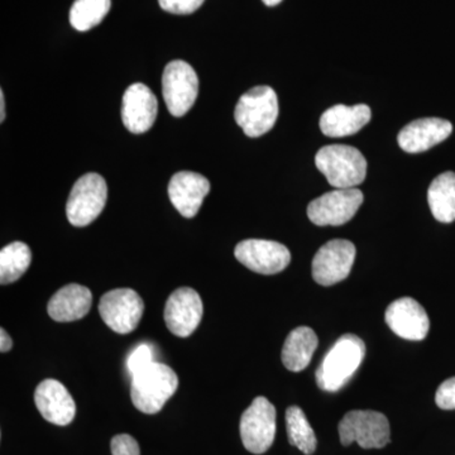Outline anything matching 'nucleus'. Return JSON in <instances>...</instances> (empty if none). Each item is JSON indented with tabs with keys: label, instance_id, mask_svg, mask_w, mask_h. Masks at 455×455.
<instances>
[{
	"label": "nucleus",
	"instance_id": "nucleus-30",
	"mask_svg": "<svg viewBox=\"0 0 455 455\" xmlns=\"http://www.w3.org/2000/svg\"><path fill=\"white\" fill-rule=\"evenodd\" d=\"M13 348V340L4 329H0V352L7 353Z\"/></svg>",
	"mask_w": 455,
	"mask_h": 455
},
{
	"label": "nucleus",
	"instance_id": "nucleus-1",
	"mask_svg": "<svg viewBox=\"0 0 455 455\" xmlns=\"http://www.w3.org/2000/svg\"><path fill=\"white\" fill-rule=\"evenodd\" d=\"M366 355V344L355 334H344L320 362L315 379L317 387L337 392L350 381Z\"/></svg>",
	"mask_w": 455,
	"mask_h": 455
},
{
	"label": "nucleus",
	"instance_id": "nucleus-27",
	"mask_svg": "<svg viewBox=\"0 0 455 455\" xmlns=\"http://www.w3.org/2000/svg\"><path fill=\"white\" fill-rule=\"evenodd\" d=\"M204 2L205 0H158L164 11L179 16L194 13L202 7Z\"/></svg>",
	"mask_w": 455,
	"mask_h": 455
},
{
	"label": "nucleus",
	"instance_id": "nucleus-29",
	"mask_svg": "<svg viewBox=\"0 0 455 455\" xmlns=\"http://www.w3.org/2000/svg\"><path fill=\"white\" fill-rule=\"evenodd\" d=\"M435 403L440 409L455 410V377H451L439 386Z\"/></svg>",
	"mask_w": 455,
	"mask_h": 455
},
{
	"label": "nucleus",
	"instance_id": "nucleus-11",
	"mask_svg": "<svg viewBox=\"0 0 455 455\" xmlns=\"http://www.w3.org/2000/svg\"><path fill=\"white\" fill-rule=\"evenodd\" d=\"M235 259L251 271L260 275H276L291 262L286 245L265 239H245L235 250Z\"/></svg>",
	"mask_w": 455,
	"mask_h": 455
},
{
	"label": "nucleus",
	"instance_id": "nucleus-14",
	"mask_svg": "<svg viewBox=\"0 0 455 455\" xmlns=\"http://www.w3.org/2000/svg\"><path fill=\"white\" fill-rule=\"evenodd\" d=\"M158 113L157 98L145 84H132L123 95L122 121L134 134L146 133L155 124Z\"/></svg>",
	"mask_w": 455,
	"mask_h": 455
},
{
	"label": "nucleus",
	"instance_id": "nucleus-26",
	"mask_svg": "<svg viewBox=\"0 0 455 455\" xmlns=\"http://www.w3.org/2000/svg\"><path fill=\"white\" fill-rule=\"evenodd\" d=\"M154 355V348L147 343L140 344L132 350L130 357L127 358V370L131 376L133 377L134 374L155 363Z\"/></svg>",
	"mask_w": 455,
	"mask_h": 455
},
{
	"label": "nucleus",
	"instance_id": "nucleus-10",
	"mask_svg": "<svg viewBox=\"0 0 455 455\" xmlns=\"http://www.w3.org/2000/svg\"><path fill=\"white\" fill-rule=\"evenodd\" d=\"M363 200L358 188H335L309 204L307 217L315 226H343L355 217Z\"/></svg>",
	"mask_w": 455,
	"mask_h": 455
},
{
	"label": "nucleus",
	"instance_id": "nucleus-9",
	"mask_svg": "<svg viewBox=\"0 0 455 455\" xmlns=\"http://www.w3.org/2000/svg\"><path fill=\"white\" fill-rule=\"evenodd\" d=\"M145 313V302L132 289H116L101 296L99 314L113 331L130 334L136 331Z\"/></svg>",
	"mask_w": 455,
	"mask_h": 455
},
{
	"label": "nucleus",
	"instance_id": "nucleus-12",
	"mask_svg": "<svg viewBox=\"0 0 455 455\" xmlns=\"http://www.w3.org/2000/svg\"><path fill=\"white\" fill-rule=\"evenodd\" d=\"M355 259V245L333 239L317 251L313 259V278L322 286H333L349 276Z\"/></svg>",
	"mask_w": 455,
	"mask_h": 455
},
{
	"label": "nucleus",
	"instance_id": "nucleus-7",
	"mask_svg": "<svg viewBox=\"0 0 455 455\" xmlns=\"http://www.w3.org/2000/svg\"><path fill=\"white\" fill-rule=\"evenodd\" d=\"M242 443L248 451L263 454L276 436V409L266 397H256L241 418Z\"/></svg>",
	"mask_w": 455,
	"mask_h": 455
},
{
	"label": "nucleus",
	"instance_id": "nucleus-28",
	"mask_svg": "<svg viewBox=\"0 0 455 455\" xmlns=\"http://www.w3.org/2000/svg\"><path fill=\"white\" fill-rule=\"evenodd\" d=\"M112 455H140V445L133 436L119 434L110 442Z\"/></svg>",
	"mask_w": 455,
	"mask_h": 455
},
{
	"label": "nucleus",
	"instance_id": "nucleus-24",
	"mask_svg": "<svg viewBox=\"0 0 455 455\" xmlns=\"http://www.w3.org/2000/svg\"><path fill=\"white\" fill-rule=\"evenodd\" d=\"M286 429L287 438L293 447L305 455H311L316 451L315 433L300 407L291 406L286 410Z\"/></svg>",
	"mask_w": 455,
	"mask_h": 455
},
{
	"label": "nucleus",
	"instance_id": "nucleus-6",
	"mask_svg": "<svg viewBox=\"0 0 455 455\" xmlns=\"http://www.w3.org/2000/svg\"><path fill=\"white\" fill-rule=\"evenodd\" d=\"M108 187L99 173L90 172L75 182L68 204L66 215L74 227H86L97 220L106 208Z\"/></svg>",
	"mask_w": 455,
	"mask_h": 455
},
{
	"label": "nucleus",
	"instance_id": "nucleus-19",
	"mask_svg": "<svg viewBox=\"0 0 455 455\" xmlns=\"http://www.w3.org/2000/svg\"><path fill=\"white\" fill-rule=\"evenodd\" d=\"M92 293L79 283L66 284L50 299L47 311L57 323H70L83 319L92 309Z\"/></svg>",
	"mask_w": 455,
	"mask_h": 455
},
{
	"label": "nucleus",
	"instance_id": "nucleus-3",
	"mask_svg": "<svg viewBox=\"0 0 455 455\" xmlns=\"http://www.w3.org/2000/svg\"><path fill=\"white\" fill-rule=\"evenodd\" d=\"M317 170L335 188L358 187L366 180L367 161L355 147L331 145L323 147L315 156Z\"/></svg>",
	"mask_w": 455,
	"mask_h": 455
},
{
	"label": "nucleus",
	"instance_id": "nucleus-21",
	"mask_svg": "<svg viewBox=\"0 0 455 455\" xmlns=\"http://www.w3.org/2000/svg\"><path fill=\"white\" fill-rule=\"evenodd\" d=\"M317 335L309 326H299L287 335L281 359L291 372H301L309 366L317 348Z\"/></svg>",
	"mask_w": 455,
	"mask_h": 455
},
{
	"label": "nucleus",
	"instance_id": "nucleus-32",
	"mask_svg": "<svg viewBox=\"0 0 455 455\" xmlns=\"http://www.w3.org/2000/svg\"><path fill=\"white\" fill-rule=\"evenodd\" d=\"M267 7H275V5L280 4L283 0H262Z\"/></svg>",
	"mask_w": 455,
	"mask_h": 455
},
{
	"label": "nucleus",
	"instance_id": "nucleus-4",
	"mask_svg": "<svg viewBox=\"0 0 455 455\" xmlns=\"http://www.w3.org/2000/svg\"><path fill=\"white\" fill-rule=\"evenodd\" d=\"M278 116L276 92L269 86H256L248 90L236 103V124L251 139L263 136L274 128Z\"/></svg>",
	"mask_w": 455,
	"mask_h": 455
},
{
	"label": "nucleus",
	"instance_id": "nucleus-15",
	"mask_svg": "<svg viewBox=\"0 0 455 455\" xmlns=\"http://www.w3.org/2000/svg\"><path fill=\"white\" fill-rule=\"evenodd\" d=\"M386 324L398 337L420 341L427 338L430 320L427 311L411 298H401L391 302L385 313Z\"/></svg>",
	"mask_w": 455,
	"mask_h": 455
},
{
	"label": "nucleus",
	"instance_id": "nucleus-5",
	"mask_svg": "<svg viewBox=\"0 0 455 455\" xmlns=\"http://www.w3.org/2000/svg\"><path fill=\"white\" fill-rule=\"evenodd\" d=\"M339 438L344 447L358 443L363 449H381L390 443L387 418L372 410H353L339 423Z\"/></svg>",
	"mask_w": 455,
	"mask_h": 455
},
{
	"label": "nucleus",
	"instance_id": "nucleus-18",
	"mask_svg": "<svg viewBox=\"0 0 455 455\" xmlns=\"http://www.w3.org/2000/svg\"><path fill=\"white\" fill-rule=\"evenodd\" d=\"M453 132L451 122L440 118L418 119L398 133V146L407 154H420L448 139Z\"/></svg>",
	"mask_w": 455,
	"mask_h": 455
},
{
	"label": "nucleus",
	"instance_id": "nucleus-13",
	"mask_svg": "<svg viewBox=\"0 0 455 455\" xmlns=\"http://www.w3.org/2000/svg\"><path fill=\"white\" fill-rule=\"evenodd\" d=\"M203 301L199 293L190 287H180L171 293L164 307L167 329L180 338L190 337L202 322Z\"/></svg>",
	"mask_w": 455,
	"mask_h": 455
},
{
	"label": "nucleus",
	"instance_id": "nucleus-25",
	"mask_svg": "<svg viewBox=\"0 0 455 455\" xmlns=\"http://www.w3.org/2000/svg\"><path fill=\"white\" fill-rule=\"evenodd\" d=\"M110 5V0H75L70 9L71 26L76 31H90L107 17Z\"/></svg>",
	"mask_w": 455,
	"mask_h": 455
},
{
	"label": "nucleus",
	"instance_id": "nucleus-31",
	"mask_svg": "<svg viewBox=\"0 0 455 455\" xmlns=\"http://www.w3.org/2000/svg\"><path fill=\"white\" fill-rule=\"evenodd\" d=\"M5 119V99L4 92H0V122H4Z\"/></svg>",
	"mask_w": 455,
	"mask_h": 455
},
{
	"label": "nucleus",
	"instance_id": "nucleus-16",
	"mask_svg": "<svg viewBox=\"0 0 455 455\" xmlns=\"http://www.w3.org/2000/svg\"><path fill=\"white\" fill-rule=\"evenodd\" d=\"M35 403L44 420L66 427L73 423L76 403L61 382L49 379L42 381L35 391Z\"/></svg>",
	"mask_w": 455,
	"mask_h": 455
},
{
	"label": "nucleus",
	"instance_id": "nucleus-22",
	"mask_svg": "<svg viewBox=\"0 0 455 455\" xmlns=\"http://www.w3.org/2000/svg\"><path fill=\"white\" fill-rule=\"evenodd\" d=\"M427 202L434 218L440 223L455 220V173H442L431 182L427 191Z\"/></svg>",
	"mask_w": 455,
	"mask_h": 455
},
{
	"label": "nucleus",
	"instance_id": "nucleus-23",
	"mask_svg": "<svg viewBox=\"0 0 455 455\" xmlns=\"http://www.w3.org/2000/svg\"><path fill=\"white\" fill-rule=\"evenodd\" d=\"M32 262L31 248L23 242H13L0 251V283H16Z\"/></svg>",
	"mask_w": 455,
	"mask_h": 455
},
{
	"label": "nucleus",
	"instance_id": "nucleus-20",
	"mask_svg": "<svg viewBox=\"0 0 455 455\" xmlns=\"http://www.w3.org/2000/svg\"><path fill=\"white\" fill-rule=\"evenodd\" d=\"M372 112L366 104L357 106H334L323 113L320 130L331 139L352 136L361 131L371 121Z\"/></svg>",
	"mask_w": 455,
	"mask_h": 455
},
{
	"label": "nucleus",
	"instance_id": "nucleus-17",
	"mask_svg": "<svg viewBox=\"0 0 455 455\" xmlns=\"http://www.w3.org/2000/svg\"><path fill=\"white\" fill-rule=\"evenodd\" d=\"M211 191V182L200 173L181 171L175 173L169 184V196L176 211L184 218H194L202 208L204 199Z\"/></svg>",
	"mask_w": 455,
	"mask_h": 455
},
{
	"label": "nucleus",
	"instance_id": "nucleus-2",
	"mask_svg": "<svg viewBox=\"0 0 455 455\" xmlns=\"http://www.w3.org/2000/svg\"><path fill=\"white\" fill-rule=\"evenodd\" d=\"M178 388L179 377L175 371L167 364L155 362L132 377V403L143 414H157Z\"/></svg>",
	"mask_w": 455,
	"mask_h": 455
},
{
	"label": "nucleus",
	"instance_id": "nucleus-8",
	"mask_svg": "<svg viewBox=\"0 0 455 455\" xmlns=\"http://www.w3.org/2000/svg\"><path fill=\"white\" fill-rule=\"evenodd\" d=\"M163 94L167 109L173 116H184L196 104L199 94V77L193 66L173 60L164 68Z\"/></svg>",
	"mask_w": 455,
	"mask_h": 455
}]
</instances>
